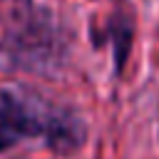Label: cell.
Segmentation results:
<instances>
[{
	"label": "cell",
	"mask_w": 159,
	"mask_h": 159,
	"mask_svg": "<svg viewBox=\"0 0 159 159\" xmlns=\"http://www.w3.org/2000/svg\"><path fill=\"white\" fill-rule=\"evenodd\" d=\"M62 25L32 0H10L0 30V62L22 72H50L67 55Z\"/></svg>",
	"instance_id": "obj_1"
},
{
	"label": "cell",
	"mask_w": 159,
	"mask_h": 159,
	"mask_svg": "<svg viewBox=\"0 0 159 159\" xmlns=\"http://www.w3.org/2000/svg\"><path fill=\"white\" fill-rule=\"evenodd\" d=\"M30 137H42L55 152H72L82 144V127L62 109L0 92V154Z\"/></svg>",
	"instance_id": "obj_2"
},
{
	"label": "cell",
	"mask_w": 159,
	"mask_h": 159,
	"mask_svg": "<svg viewBox=\"0 0 159 159\" xmlns=\"http://www.w3.org/2000/svg\"><path fill=\"white\" fill-rule=\"evenodd\" d=\"M94 37V45H112V52H114V65H117V72H122L124 62H127V55L132 50V40H134V22L132 17L122 15V12H114L112 17H107V22L92 32Z\"/></svg>",
	"instance_id": "obj_3"
}]
</instances>
